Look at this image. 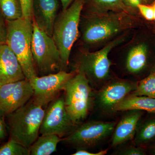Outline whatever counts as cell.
Instances as JSON below:
<instances>
[{"label":"cell","mask_w":155,"mask_h":155,"mask_svg":"<svg viewBox=\"0 0 155 155\" xmlns=\"http://www.w3.org/2000/svg\"><path fill=\"white\" fill-rule=\"evenodd\" d=\"M81 26V40L89 45L101 44L132 28V14L125 12L89 13Z\"/></svg>","instance_id":"1"},{"label":"cell","mask_w":155,"mask_h":155,"mask_svg":"<svg viewBox=\"0 0 155 155\" xmlns=\"http://www.w3.org/2000/svg\"><path fill=\"white\" fill-rule=\"evenodd\" d=\"M45 110L31 99L6 117L10 138L29 148L39 137Z\"/></svg>","instance_id":"2"},{"label":"cell","mask_w":155,"mask_h":155,"mask_svg":"<svg viewBox=\"0 0 155 155\" xmlns=\"http://www.w3.org/2000/svg\"><path fill=\"white\" fill-rule=\"evenodd\" d=\"M84 3V0H75L58 15L54 24L52 37L60 51L62 70H65L69 64L71 50L79 35Z\"/></svg>","instance_id":"3"},{"label":"cell","mask_w":155,"mask_h":155,"mask_svg":"<svg viewBox=\"0 0 155 155\" xmlns=\"http://www.w3.org/2000/svg\"><path fill=\"white\" fill-rule=\"evenodd\" d=\"M6 21V44L17 56L26 79L28 80L38 75L31 52L33 34L32 20L22 18Z\"/></svg>","instance_id":"4"},{"label":"cell","mask_w":155,"mask_h":155,"mask_svg":"<svg viewBox=\"0 0 155 155\" xmlns=\"http://www.w3.org/2000/svg\"><path fill=\"white\" fill-rule=\"evenodd\" d=\"M31 52L37 72L41 76L62 70L60 51L51 36L39 28L32 19Z\"/></svg>","instance_id":"5"},{"label":"cell","mask_w":155,"mask_h":155,"mask_svg":"<svg viewBox=\"0 0 155 155\" xmlns=\"http://www.w3.org/2000/svg\"><path fill=\"white\" fill-rule=\"evenodd\" d=\"M64 88L65 108L75 124L86 119L92 103V91L89 81L82 72H77Z\"/></svg>","instance_id":"6"},{"label":"cell","mask_w":155,"mask_h":155,"mask_svg":"<svg viewBox=\"0 0 155 155\" xmlns=\"http://www.w3.org/2000/svg\"><path fill=\"white\" fill-rule=\"evenodd\" d=\"M124 39V37H119L96 51L81 53L78 59L76 71L84 73L90 83L95 85L104 83L110 75L111 63L109 54Z\"/></svg>","instance_id":"7"},{"label":"cell","mask_w":155,"mask_h":155,"mask_svg":"<svg viewBox=\"0 0 155 155\" xmlns=\"http://www.w3.org/2000/svg\"><path fill=\"white\" fill-rule=\"evenodd\" d=\"M115 122L90 121L77 126L71 133L62 138V141L78 149L96 145L113 133Z\"/></svg>","instance_id":"8"},{"label":"cell","mask_w":155,"mask_h":155,"mask_svg":"<svg viewBox=\"0 0 155 155\" xmlns=\"http://www.w3.org/2000/svg\"><path fill=\"white\" fill-rule=\"evenodd\" d=\"M61 70L56 73L36 76L29 80L33 91L31 99L36 104L44 107L58 97L68 81L76 74Z\"/></svg>","instance_id":"9"},{"label":"cell","mask_w":155,"mask_h":155,"mask_svg":"<svg viewBox=\"0 0 155 155\" xmlns=\"http://www.w3.org/2000/svg\"><path fill=\"white\" fill-rule=\"evenodd\" d=\"M77 127L70 118L65 108L64 97H58L50 103L45 110L40 134H54L65 137Z\"/></svg>","instance_id":"10"},{"label":"cell","mask_w":155,"mask_h":155,"mask_svg":"<svg viewBox=\"0 0 155 155\" xmlns=\"http://www.w3.org/2000/svg\"><path fill=\"white\" fill-rule=\"evenodd\" d=\"M33 91L27 79L0 86V116L5 118L28 102Z\"/></svg>","instance_id":"11"},{"label":"cell","mask_w":155,"mask_h":155,"mask_svg":"<svg viewBox=\"0 0 155 155\" xmlns=\"http://www.w3.org/2000/svg\"><path fill=\"white\" fill-rule=\"evenodd\" d=\"M136 84L127 81H116L105 85L99 92L97 102L101 109L114 111L116 105L134 91Z\"/></svg>","instance_id":"12"},{"label":"cell","mask_w":155,"mask_h":155,"mask_svg":"<svg viewBox=\"0 0 155 155\" xmlns=\"http://www.w3.org/2000/svg\"><path fill=\"white\" fill-rule=\"evenodd\" d=\"M26 79L17 56L6 44L0 45V86Z\"/></svg>","instance_id":"13"},{"label":"cell","mask_w":155,"mask_h":155,"mask_svg":"<svg viewBox=\"0 0 155 155\" xmlns=\"http://www.w3.org/2000/svg\"><path fill=\"white\" fill-rule=\"evenodd\" d=\"M59 8L58 0H34L32 19L39 28L51 37Z\"/></svg>","instance_id":"14"},{"label":"cell","mask_w":155,"mask_h":155,"mask_svg":"<svg viewBox=\"0 0 155 155\" xmlns=\"http://www.w3.org/2000/svg\"><path fill=\"white\" fill-rule=\"evenodd\" d=\"M127 111L114 128L112 140L113 146L122 144L134 137L142 113L138 110Z\"/></svg>","instance_id":"15"},{"label":"cell","mask_w":155,"mask_h":155,"mask_svg":"<svg viewBox=\"0 0 155 155\" xmlns=\"http://www.w3.org/2000/svg\"><path fill=\"white\" fill-rule=\"evenodd\" d=\"M138 110L155 114V98L143 96L128 95L116 105L114 111Z\"/></svg>","instance_id":"16"},{"label":"cell","mask_w":155,"mask_h":155,"mask_svg":"<svg viewBox=\"0 0 155 155\" xmlns=\"http://www.w3.org/2000/svg\"><path fill=\"white\" fill-rule=\"evenodd\" d=\"M147 53V47L145 44L134 46L129 51L126 58L127 71L133 74L141 72L146 66Z\"/></svg>","instance_id":"17"},{"label":"cell","mask_w":155,"mask_h":155,"mask_svg":"<svg viewBox=\"0 0 155 155\" xmlns=\"http://www.w3.org/2000/svg\"><path fill=\"white\" fill-rule=\"evenodd\" d=\"M89 13L101 14L109 12H125L132 14L133 11L123 4L122 0H84Z\"/></svg>","instance_id":"18"},{"label":"cell","mask_w":155,"mask_h":155,"mask_svg":"<svg viewBox=\"0 0 155 155\" xmlns=\"http://www.w3.org/2000/svg\"><path fill=\"white\" fill-rule=\"evenodd\" d=\"M62 138L54 134H44L38 137L29 147L31 155H49L57 151L58 145Z\"/></svg>","instance_id":"19"},{"label":"cell","mask_w":155,"mask_h":155,"mask_svg":"<svg viewBox=\"0 0 155 155\" xmlns=\"http://www.w3.org/2000/svg\"><path fill=\"white\" fill-rule=\"evenodd\" d=\"M137 145L148 144L155 140V118L147 120L137 127L135 136Z\"/></svg>","instance_id":"20"},{"label":"cell","mask_w":155,"mask_h":155,"mask_svg":"<svg viewBox=\"0 0 155 155\" xmlns=\"http://www.w3.org/2000/svg\"><path fill=\"white\" fill-rule=\"evenodd\" d=\"M0 14L7 21L22 18V7L19 0H0Z\"/></svg>","instance_id":"21"},{"label":"cell","mask_w":155,"mask_h":155,"mask_svg":"<svg viewBox=\"0 0 155 155\" xmlns=\"http://www.w3.org/2000/svg\"><path fill=\"white\" fill-rule=\"evenodd\" d=\"M130 94L155 98V71L137 84L136 88Z\"/></svg>","instance_id":"22"},{"label":"cell","mask_w":155,"mask_h":155,"mask_svg":"<svg viewBox=\"0 0 155 155\" xmlns=\"http://www.w3.org/2000/svg\"><path fill=\"white\" fill-rule=\"evenodd\" d=\"M28 148L12 139L0 146V155H30Z\"/></svg>","instance_id":"23"},{"label":"cell","mask_w":155,"mask_h":155,"mask_svg":"<svg viewBox=\"0 0 155 155\" xmlns=\"http://www.w3.org/2000/svg\"><path fill=\"white\" fill-rule=\"evenodd\" d=\"M22 11V18L32 20L34 0H19Z\"/></svg>","instance_id":"24"},{"label":"cell","mask_w":155,"mask_h":155,"mask_svg":"<svg viewBox=\"0 0 155 155\" xmlns=\"http://www.w3.org/2000/svg\"><path fill=\"white\" fill-rule=\"evenodd\" d=\"M137 8L142 15L147 20H154V9L153 5L141 4L139 5Z\"/></svg>","instance_id":"25"},{"label":"cell","mask_w":155,"mask_h":155,"mask_svg":"<svg viewBox=\"0 0 155 155\" xmlns=\"http://www.w3.org/2000/svg\"><path fill=\"white\" fill-rule=\"evenodd\" d=\"M7 28L6 21L0 14V45L6 44Z\"/></svg>","instance_id":"26"},{"label":"cell","mask_w":155,"mask_h":155,"mask_svg":"<svg viewBox=\"0 0 155 155\" xmlns=\"http://www.w3.org/2000/svg\"><path fill=\"white\" fill-rule=\"evenodd\" d=\"M145 153L141 148L138 147H130L122 150L119 154L123 155H143Z\"/></svg>","instance_id":"27"},{"label":"cell","mask_w":155,"mask_h":155,"mask_svg":"<svg viewBox=\"0 0 155 155\" xmlns=\"http://www.w3.org/2000/svg\"><path fill=\"white\" fill-rule=\"evenodd\" d=\"M122 2L126 7L134 11L138 9V6L142 4V0H122Z\"/></svg>","instance_id":"28"},{"label":"cell","mask_w":155,"mask_h":155,"mask_svg":"<svg viewBox=\"0 0 155 155\" xmlns=\"http://www.w3.org/2000/svg\"><path fill=\"white\" fill-rule=\"evenodd\" d=\"M107 150H101L97 153H92L87 151L85 149L78 150L76 152L72 154V155H104L107 154Z\"/></svg>","instance_id":"29"},{"label":"cell","mask_w":155,"mask_h":155,"mask_svg":"<svg viewBox=\"0 0 155 155\" xmlns=\"http://www.w3.org/2000/svg\"><path fill=\"white\" fill-rule=\"evenodd\" d=\"M7 136L8 133L5 123L4 122L3 118L0 116V141L5 139Z\"/></svg>","instance_id":"30"},{"label":"cell","mask_w":155,"mask_h":155,"mask_svg":"<svg viewBox=\"0 0 155 155\" xmlns=\"http://www.w3.org/2000/svg\"><path fill=\"white\" fill-rule=\"evenodd\" d=\"M62 6V11L68 8L75 0H60Z\"/></svg>","instance_id":"31"},{"label":"cell","mask_w":155,"mask_h":155,"mask_svg":"<svg viewBox=\"0 0 155 155\" xmlns=\"http://www.w3.org/2000/svg\"><path fill=\"white\" fill-rule=\"evenodd\" d=\"M155 2V0H142V3L146 5H153Z\"/></svg>","instance_id":"32"},{"label":"cell","mask_w":155,"mask_h":155,"mask_svg":"<svg viewBox=\"0 0 155 155\" xmlns=\"http://www.w3.org/2000/svg\"><path fill=\"white\" fill-rule=\"evenodd\" d=\"M153 6L154 9V20H155V2L153 4Z\"/></svg>","instance_id":"33"},{"label":"cell","mask_w":155,"mask_h":155,"mask_svg":"<svg viewBox=\"0 0 155 155\" xmlns=\"http://www.w3.org/2000/svg\"><path fill=\"white\" fill-rule=\"evenodd\" d=\"M153 153L155 155V147L154 148L153 150Z\"/></svg>","instance_id":"34"}]
</instances>
